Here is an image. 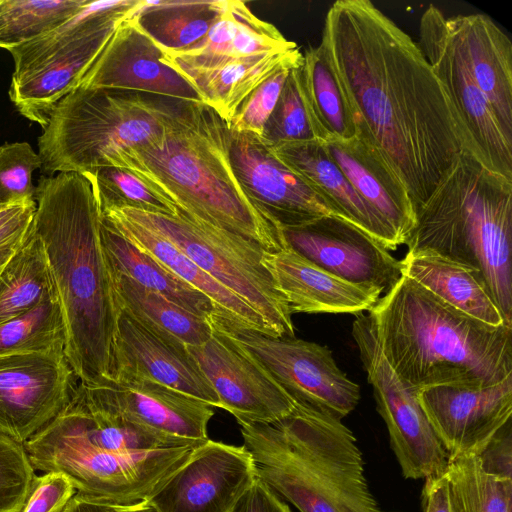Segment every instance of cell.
Returning <instances> with one entry per match:
<instances>
[{
    "instance_id": "21",
    "label": "cell",
    "mask_w": 512,
    "mask_h": 512,
    "mask_svg": "<svg viewBox=\"0 0 512 512\" xmlns=\"http://www.w3.org/2000/svg\"><path fill=\"white\" fill-rule=\"evenodd\" d=\"M163 55L133 15L129 16L116 27L78 87L137 91L202 103L193 86L162 61Z\"/></svg>"
},
{
    "instance_id": "14",
    "label": "cell",
    "mask_w": 512,
    "mask_h": 512,
    "mask_svg": "<svg viewBox=\"0 0 512 512\" xmlns=\"http://www.w3.org/2000/svg\"><path fill=\"white\" fill-rule=\"evenodd\" d=\"M78 382L64 353L0 356V433L24 444L65 407Z\"/></svg>"
},
{
    "instance_id": "45",
    "label": "cell",
    "mask_w": 512,
    "mask_h": 512,
    "mask_svg": "<svg viewBox=\"0 0 512 512\" xmlns=\"http://www.w3.org/2000/svg\"><path fill=\"white\" fill-rule=\"evenodd\" d=\"M481 469L492 476L512 479V421H508L476 455Z\"/></svg>"
},
{
    "instance_id": "12",
    "label": "cell",
    "mask_w": 512,
    "mask_h": 512,
    "mask_svg": "<svg viewBox=\"0 0 512 512\" xmlns=\"http://www.w3.org/2000/svg\"><path fill=\"white\" fill-rule=\"evenodd\" d=\"M446 18L439 8L430 5L420 19L418 45L448 96L465 152L512 180V142L502 132L490 103L453 42Z\"/></svg>"
},
{
    "instance_id": "2",
    "label": "cell",
    "mask_w": 512,
    "mask_h": 512,
    "mask_svg": "<svg viewBox=\"0 0 512 512\" xmlns=\"http://www.w3.org/2000/svg\"><path fill=\"white\" fill-rule=\"evenodd\" d=\"M33 230L52 272L65 327V356L79 381L111 376L121 312L100 234L101 211L82 173L41 176Z\"/></svg>"
},
{
    "instance_id": "18",
    "label": "cell",
    "mask_w": 512,
    "mask_h": 512,
    "mask_svg": "<svg viewBox=\"0 0 512 512\" xmlns=\"http://www.w3.org/2000/svg\"><path fill=\"white\" fill-rule=\"evenodd\" d=\"M418 399L448 459L476 456L512 416V377L491 386L437 385Z\"/></svg>"
},
{
    "instance_id": "9",
    "label": "cell",
    "mask_w": 512,
    "mask_h": 512,
    "mask_svg": "<svg viewBox=\"0 0 512 512\" xmlns=\"http://www.w3.org/2000/svg\"><path fill=\"white\" fill-rule=\"evenodd\" d=\"M117 210L169 240L199 268L251 306L264 319L273 337H295L292 314L265 265L267 250L262 246L193 222L179 213L169 216Z\"/></svg>"
},
{
    "instance_id": "51",
    "label": "cell",
    "mask_w": 512,
    "mask_h": 512,
    "mask_svg": "<svg viewBox=\"0 0 512 512\" xmlns=\"http://www.w3.org/2000/svg\"><path fill=\"white\" fill-rule=\"evenodd\" d=\"M21 244L0 248V270Z\"/></svg>"
},
{
    "instance_id": "13",
    "label": "cell",
    "mask_w": 512,
    "mask_h": 512,
    "mask_svg": "<svg viewBox=\"0 0 512 512\" xmlns=\"http://www.w3.org/2000/svg\"><path fill=\"white\" fill-rule=\"evenodd\" d=\"M209 321L211 338L188 349L217 394L220 408L238 424L274 423L288 416L296 403L216 317Z\"/></svg>"
},
{
    "instance_id": "33",
    "label": "cell",
    "mask_w": 512,
    "mask_h": 512,
    "mask_svg": "<svg viewBox=\"0 0 512 512\" xmlns=\"http://www.w3.org/2000/svg\"><path fill=\"white\" fill-rule=\"evenodd\" d=\"M302 86L319 141L349 140L356 130L328 56L320 44L303 53Z\"/></svg>"
},
{
    "instance_id": "28",
    "label": "cell",
    "mask_w": 512,
    "mask_h": 512,
    "mask_svg": "<svg viewBox=\"0 0 512 512\" xmlns=\"http://www.w3.org/2000/svg\"><path fill=\"white\" fill-rule=\"evenodd\" d=\"M101 216L123 237L207 296L222 318L231 325L272 336L268 325L259 313L199 268L169 240L130 219L117 209L101 211Z\"/></svg>"
},
{
    "instance_id": "34",
    "label": "cell",
    "mask_w": 512,
    "mask_h": 512,
    "mask_svg": "<svg viewBox=\"0 0 512 512\" xmlns=\"http://www.w3.org/2000/svg\"><path fill=\"white\" fill-rule=\"evenodd\" d=\"M55 292L44 246L31 227L0 270V325L30 311Z\"/></svg>"
},
{
    "instance_id": "4",
    "label": "cell",
    "mask_w": 512,
    "mask_h": 512,
    "mask_svg": "<svg viewBox=\"0 0 512 512\" xmlns=\"http://www.w3.org/2000/svg\"><path fill=\"white\" fill-rule=\"evenodd\" d=\"M229 138V124L196 103L159 140L119 152L108 167L131 172L193 222L278 251L285 246L281 229L245 194L230 162Z\"/></svg>"
},
{
    "instance_id": "39",
    "label": "cell",
    "mask_w": 512,
    "mask_h": 512,
    "mask_svg": "<svg viewBox=\"0 0 512 512\" xmlns=\"http://www.w3.org/2000/svg\"><path fill=\"white\" fill-rule=\"evenodd\" d=\"M447 471L465 512H512V479L485 473L476 456L449 460Z\"/></svg>"
},
{
    "instance_id": "43",
    "label": "cell",
    "mask_w": 512,
    "mask_h": 512,
    "mask_svg": "<svg viewBox=\"0 0 512 512\" xmlns=\"http://www.w3.org/2000/svg\"><path fill=\"white\" fill-rule=\"evenodd\" d=\"M34 471L24 445L0 433V512H20Z\"/></svg>"
},
{
    "instance_id": "8",
    "label": "cell",
    "mask_w": 512,
    "mask_h": 512,
    "mask_svg": "<svg viewBox=\"0 0 512 512\" xmlns=\"http://www.w3.org/2000/svg\"><path fill=\"white\" fill-rule=\"evenodd\" d=\"M196 103L137 91L78 87L51 111L38 137L42 170L87 173L119 152L159 140Z\"/></svg>"
},
{
    "instance_id": "26",
    "label": "cell",
    "mask_w": 512,
    "mask_h": 512,
    "mask_svg": "<svg viewBox=\"0 0 512 512\" xmlns=\"http://www.w3.org/2000/svg\"><path fill=\"white\" fill-rule=\"evenodd\" d=\"M324 144L357 193L405 244L415 223V211L405 186L380 154L356 136Z\"/></svg>"
},
{
    "instance_id": "50",
    "label": "cell",
    "mask_w": 512,
    "mask_h": 512,
    "mask_svg": "<svg viewBox=\"0 0 512 512\" xmlns=\"http://www.w3.org/2000/svg\"><path fill=\"white\" fill-rule=\"evenodd\" d=\"M116 512H159L148 501L140 502L130 506H114Z\"/></svg>"
},
{
    "instance_id": "20",
    "label": "cell",
    "mask_w": 512,
    "mask_h": 512,
    "mask_svg": "<svg viewBox=\"0 0 512 512\" xmlns=\"http://www.w3.org/2000/svg\"><path fill=\"white\" fill-rule=\"evenodd\" d=\"M141 0L115 9L94 28L20 74H13L9 97L18 112L44 128L56 104L76 89L116 27L138 10Z\"/></svg>"
},
{
    "instance_id": "19",
    "label": "cell",
    "mask_w": 512,
    "mask_h": 512,
    "mask_svg": "<svg viewBox=\"0 0 512 512\" xmlns=\"http://www.w3.org/2000/svg\"><path fill=\"white\" fill-rule=\"evenodd\" d=\"M111 377L143 379L220 408L214 389L188 346L121 310Z\"/></svg>"
},
{
    "instance_id": "49",
    "label": "cell",
    "mask_w": 512,
    "mask_h": 512,
    "mask_svg": "<svg viewBox=\"0 0 512 512\" xmlns=\"http://www.w3.org/2000/svg\"><path fill=\"white\" fill-rule=\"evenodd\" d=\"M64 512H116L113 505L76 493Z\"/></svg>"
},
{
    "instance_id": "29",
    "label": "cell",
    "mask_w": 512,
    "mask_h": 512,
    "mask_svg": "<svg viewBox=\"0 0 512 512\" xmlns=\"http://www.w3.org/2000/svg\"><path fill=\"white\" fill-rule=\"evenodd\" d=\"M297 47L274 25L255 16L245 2L222 0L217 20L200 42L182 51L164 53L173 61L198 64L225 58L287 52Z\"/></svg>"
},
{
    "instance_id": "6",
    "label": "cell",
    "mask_w": 512,
    "mask_h": 512,
    "mask_svg": "<svg viewBox=\"0 0 512 512\" xmlns=\"http://www.w3.org/2000/svg\"><path fill=\"white\" fill-rule=\"evenodd\" d=\"M405 244L466 267L512 326V180L462 152L415 211Z\"/></svg>"
},
{
    "instance_id": "40",
    "label": "cell",
    "mask_w": 512,
    "mask_h": 512,
    "mask_svg": "<svg viewBox=\"0 0 512 512\" xmlns=\"http://www.w3.org/2000/svg\"><path fill=\"white\" fill-rule=\"evenodd\" d=\"M301 64L290 71L265 125L261 140L269 147L318 140L303 91Z\"/></svg>"
},
{
    "instance_id": "5",
    "label": "cell",
    "mask_w": 512,
    "mask_h": 512,
    "mask_svg": "<svg viewBox=\"0 0 512 512\" xmlns=\"http://www.w3.org/2000/svg\"><path fill=\"white\" fill-rule=\"evenodd\" d=\"M381 350L415 390L491 386L512 377V327L479 321L407 276L369 311Z\"/></svg>"
},
{
    "instance_id": "7",
    "label": "cell",
    "mask_w": 512,
    "mask_h": 512,
    "mask_svg": "<svg viewBox=\"0 0 512 512\" xmlns=\"http://www.w3.org/2000/svg\"><path fill=\"white\" fill-rule=\"evenodd\" d=\"M239 425L256 477L300 512H383L340 419L296 404L277 422Z\"/></svg>"
},
{
    "instance_id": "37",
    "label": "cell",
    "mask_w": 512,
    "mask_h": 512,
    "mask_svg": "<svg viewBox=\"0 0 512 512\" xmlns=\"http://www.w3.org/2000/svg\"><path fill=\"white\" fill-rule=\"evenodd\" d=\"M88 0H0V48L12 50L61 25Z\"/></svg>"
},
{
    "instance_id": "35",
    "label": "cell",
    "mask_w": 512,
    "mask_h": 512,
    "mask_svg": "<svg viewBox=\"0 0 512 512\" xmlns=\"http://www.w3.org/2000/svg\"><path fill=\"white\" fill-rule=\"evenodd\" d=\"M121 310L189 347L200 346L212 336L209 320L182 308L162 295L123 275H112Z\"/></svg>"
},
{
    "instance_id": "17",
    "label": "cell",
    "mask_w": 512,
    "mask_h": 512,
    "mask_svg": "<svg viewBox=\"0 0 512 512\" xmlns=\"http://www.w3.org/2000/svg\"><path fill=\"white\" fill-rule=\"evenodd\" d=\"M229 157L247 197L279 229L298 227L324 215L337 216L258 136L230 129Z\"/></svg>"
},
{
    "instance_id": "3",
    "label": "cell",
    "mask_w": 512,
    "mask_h": 512,
    "mask_svg": "<svg viewBox=\"0 0 512 512\" xmlns=\"http://www.w3.org/2000/svg\"><path fill=\"white\" fill-rule=\"evenodd\" d=\"M203 443L135 423L79 381L65 407L23 445L34 470L62 472L78 494L130 506L147 501Z\"/></svg>"
},
{
    "instance_id": "44",
    "label": "cell",
    "mask_w": 512,
    "mask_h": 512,
    "mask_svg": "<svg viewBox=\"0 0 512 512\" xmlns=\"http://www.w3.org/2000/svg\"><path fill=\"white\" fill-rule=\"evenodd\" d=\"M77 490L62 472L36 476L20 512H64Z\"/></svg>"
},
{
    "instance_id": "11",
    "label": "cell",
    "mask_w": 512,
    "mask_h": 512,
    "mask_svg": "<svg viewBox=\"0 0 512 512\" xmlns=\"http://www.w3.org/2000/svg\"><path fill=\"white\" fill-rule=\"evenodd\" d=\"M216 319L296 404L340 420L357 406L360 388L338 367L328 347L295 337H272Z\"/></svg>"
},
{
    "instance_id": "31",
    "label": "cell",
    "mask_w": 512,
    "mask_h": 512,
    "mask_svg": "<svg viewBox=\"0 0 512 512\" xmlns=\"http://www.w3.org/2000/svg\"><path fill=\"white\" fill-rule=\"evenodd\" d=\"M401 263L404 276L451 307L490 325H507L497 306L466 267L432 254L413 252H406Z\"/></svg>"
},
{
    "instance_id": "22",
    "label": "cell",
    "mask_w": 512,
    "mask_h": 512,
    "mask_svg": "<svg viewBox=\"0 0 512 512\" xmlns=\"http://www.w3.org/2000/svg\"><path fill=\"white\" fill-rule=\"evenodd\" d=\"M108 407L161 434L190 442H206L214 407L162 384L99 376L84 381Z\"/></svg>"
},
{
    "instance_id": "52",
    "label": "cell",
    "mask_w": 512,
    "mask_h": 512,
    "mask_svg": "<svg viewBox=\"0 0 512 512\" xmlns=\"http://www.w3.org/2000/svg\"><path fill=\"white\" fill-rule=\"evenodd\" d=\"M3 206H5V205H4V204H2V203H0V208H1V207H3Z\"/></svg>"
},
{
    "instance_id": "16",
    "label": "cell",
    "mask_w": 512,
    "mask_h": 512,
    "mask_svg": "<svg viewBox=\"0 0 512 512\" xmlns=\"http://www.w3.org/2000/svg\"><path fill=\"white\" fill-rule=\"evenodd\" d=\"M256 478L243 445L208 439L147 501L159 512H232Z\"/></svg>"
},
{
    "instance_id": "15",
    "label": "cell",
    "mask_w": 512,
    "mask_h": 512,
    "mask_svg": "<svg viewBox=\"0 0 512 512\" xmlns=\"http://www.w3.org/2000/svg\"><path fill=\"white\" fill-rule=\"evenodd\" d=\"M285 244L349 283L388 292L403 276L401 260L362 229L336 215L282 229Z\"/></svg>"
},
{
    "instance_id": "1",
    "label": "cell",
    "mask_w": 512,
    "mask_h": 512,
    "mask_svg": "<svg viewBox=\"0 0 512 512\" xmlns=\"http://www.w3.org/2000/svg\"><path fill=\"white\" fill-rule=\"evenodd\" d=\"M320 44L356 137L380 154L416 211L465 151L442 83L418 43L368 0L334 2Z\"/></svg>"
},
{
    "instance_id": "25",
    "label": "cell",
    "mask_w": 512,
    "mask_h": 512,
    "mask_svg": "<svg viewBox=\"0 0 512 512\" xmlns=\"http://www.w3.org/2000/svg\"><path fill=\"white\" fill-rule=\"evenodd\" d=\"M264 262L291 314H360L370 311L382 294L328 273L286 244L278 251H266Z\"/></svg>"
},
{
    "instance_id": "36",
    "label": "cell",
    "mask_w": 512,
    "mask_h": 512,
    "mask_svg": "<svg viewBox=\"0 0 512 512\" xmlns=\"http://www.w3.org/2000/svg\"><path fill=\"white\" fill-rule=\"evenodd\" d=\"M65 345L66 327L56 292L30 311L0 325V356L64 353Z\"/></svg>"
},
{
    "instance_id": "47",
    "label": "cell",
    "mask_w": 512,
    "mask_h": 512,
    "mask_svg": "<svg viewBox=\"0 0 512 512\" xmlns=\"http://www.w3.org/2000/svg\"><path fill=\"white\" fill-rule=\"evenodd\" d=\"M424 480L421 493L423 512H465L460 495L447 468Z\"/></svg>"
},
{
    "instance_id": "24",
    "label": "cell",
    "mask_w": 512,
    "mask_h": 512,
    "mask_svg": "<svg viewBox=\"0 0 512 512\" xmlns=\"http://www.w3.org/2000/svg\"><path fill=\"white\" fill-rule=\"evenodd\" d=\"M449 34L497 122L512 142V43L487 15L446 18Z\"/></svg>"
},
{
    "instance_id": "27",
    "label": "cell",
    "mask_w": 512,
    "mask_h": 512,
    "mask_svg": "<svg viewBox=\"0 0 512 512\" xmlns=\"http://www.w3.org/2000/svg\"><path fill=\"white\" fill-rule=\"evenodd\" d=\"M301 51L264 53L185 64L162 58L197 91L202 103L228 124L247 97L282 64Z\"/></svg>"
},
{
    "instance_id": "32",
    "label": "cell",
    "mask_w": 512,
    "mask_h": 512,
    "mask_svg": "<svg viewBox=\"0 0 512 512\" xmlns=\"http://www.w3.org/2000/svg\"><path fill=\"white\" fill-rule=\"evenodd\" d=\"M222 0H142L133 18L163 51L178 52L200 42L217 20Z\"/></svg>"
},
{
    "instance_id": "48",
    "label": "cell",
    "mask_w": 512,
    "mask_h": 512,
    "mask_svg": "<svg viewBox=\"0 0 512 512\" xmlns=\"http://www.w3.org/2000/svg\"><path fill=\"white\" fill-rule=\"evenodd\" d=\"M232 512H292L278 495L263 481L256 478L241 497Z\"/></svg>"
},
{
    "instance_id": "10",
    "label": "cell",
    "mask_w": 512,
    "mask_h": 512,
    "mask_svg": "<svg viewBox=\"0 0 512 512\" xmlns=\"http://www.w3.org/2000/svg\"><path fill=\"white\" fill-rule=\"evenodd\" d=\"M352 336L403 476L425 479L445 471L448 454L420 405L419 391L389 365L369 315H357Z\"/></svg>"
},
{
    "instance_id": "42",
    "label": "cell",
    "mask_w": 512,
    "mask_h": 512,
    "mask_svg": "<svg viewBox=\"0 0 512 512\" xmlns=\"http://www.w3.org/2000/svg\"><path fill=\"white\" fill-rule=\"evenodd\" d=\"M42 168V160L28 142L0 146V203L7 205L34 199L33 172Z\"/></svg>"
},
{
    "instance_id": "41",
    "label": "cell",
    "mask_w": 512,
    "mask_h": 512,
    "mask_svg": "<svg viewBox=\"0 0 512 512\" xmlns=\"http://www.w3.org/2000/svg\"><path fill=\"white\" fill-rule=\"evenodd\" d=\"M303 53L282 64L241 104L229 123L235 132H247L262 138L265 125L279 99L290 71L302 63Z\"/></svg>"
},
{
    "instance_id": "30",
    "label": "cell",
    "mask_w": 512,
    "mask_h": 512,
    "mask_svg": "<svg viewBox=\"0 0 512 512\" xmlns=\"http://www.w3.org/2000/svg\"><path fill=\"white\" fill-rule=\"evenodd\" d=\"M100 234L111 275L129 277L199 317L222 318L207 296L123 237L102 216Z\"/></svg>"
},
{
    "instance_id": "23",
    "label": "cell",
    "mask_w": 512,
    "mask_h": 512,
    "mask_svg": "<svg viewBox=\"0 0 512 512\" xmlns=\"http://www.w3.org/2000/svg\"><path fill=\"white\" fill-rule=\"evenodd\" d=\"M269 149L281 163L320 194L337 216L365 231L387 250H395L402 245L383 217L357 193L323 142L280 143Z\"/></svg>"
},
{
    "instance_id": "38",
    "label": "cell",
    "mask_w": 512,
    "mask_h": 512,
    "mask_svg": "<svg viewBox=\"0 0 512 512\" xmlns=\"http://www.w3.org/2000/svg\"><path fill=\"white\" fill-rule=\"evenodd\" d=\"M82 174L92 184L100 211L132 209L152 214L177 215V209L171 203L127 170L104 167Z\"/></svg>"
},
{
    "instance_id": "46",
    "label": "cell",
    "mask_w": 512,
    "mask_h": 512,
    "mask_svg": "<svg viewBox=\"0 0 512 512\" xmlns=\"http://www.w3.org/2000/svg\"><path fill=\"white\" fill-rule=\"evenodd\" d=\"M36 201L28 199L0 208V248L20 244L31 230Z\"/></svg>"
}]
</instances>
